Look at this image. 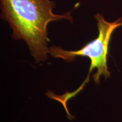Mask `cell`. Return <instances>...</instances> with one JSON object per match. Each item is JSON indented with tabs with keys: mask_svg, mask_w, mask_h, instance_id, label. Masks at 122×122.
Wrapping results in <instances>:
<instances>
[{
	"mask_svg": "<svg viewBox=\"0 0 122 122\" xmlns=\"http://www.w3.org/2000/svg\"><path fill=\"white\" fill-rule=\"evenodd\" d=\"M0 2L1 18L13 30L12 37L25 41L36 63L48 59L49 23L62 19L73 22L71 11L53 13L56 4L51 0H0Z\"/></svg>",
	"mask_w": 122,
	"mask_h": 122,
	"instance_id": "cell-1",
	"label": "cell"
},
{
	"mask_svg": "<svg viewBox=\"0 0 122 122\" xmlns=\"http://www.w3.org/2000/svg\"><path fill=\"white\" fill-rule=\"evenodd\" d=\"M94 18L97 20L98 35L93 40L88 42L80 49L75 51L66 50L55 46L49 48V54L52 57L59 58L67 62H73L77 57H88L91 61L88 75L77 89L71 93L66 92L61 96H57L52 92L50 94V98L62 103L67 113H69L67 107L68 101L75 97L89 83L90 75L94 69L97 71L93 75V78L97 85L100 83L101 76H103L105 79L111 77V72L107 66L109 43L114 30L122 26V18H118L112 22L107 21L103 15L99 13L96 14Z\"/></svg>",
	"mask_w": 122,
	"mask_h": 122,
	"instance_id": "cell-2",
	"label": "cell"
}]
</instances>
